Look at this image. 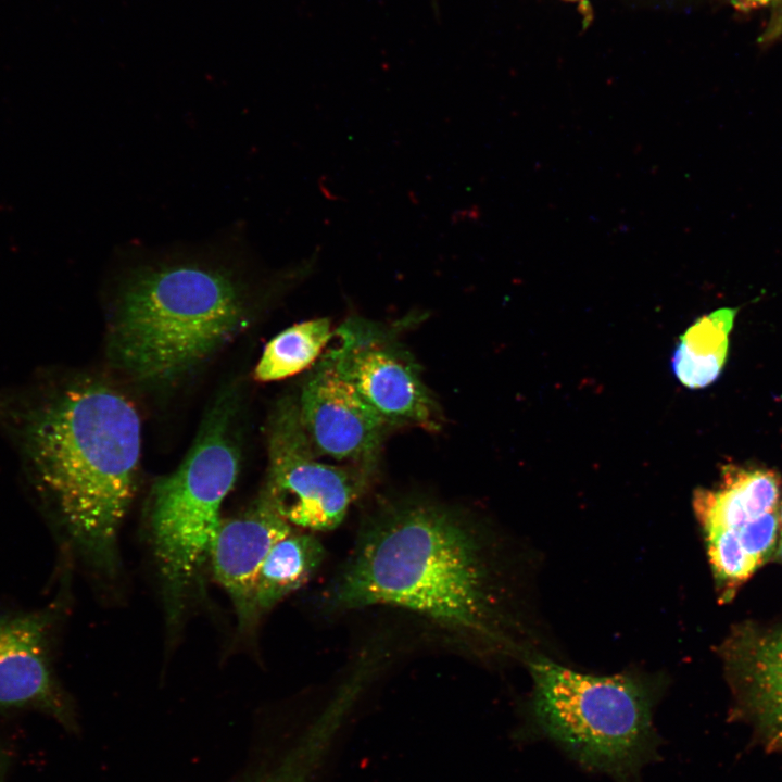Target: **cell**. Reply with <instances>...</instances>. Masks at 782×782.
<instances>
[{"label":"cell","mask_w":782,"mask_h":782,"mask_svg":"<svg viewBox=\"0 0 782 782\" xmlns=\"http://www.w3.org/2000/svg\"><path fill=\"white\" fill-rule=\"evenodd\" d=\"M744 2L748 3L749 5H765L769 3L771 0H743Z\"/></svg>","instance_id":"cell-19"},{"label":"cell","mask_w":782,"mask_h":782,"mask_svg":"<svg viewBox=\"0 0 782 782\" xmlns=\"http://www.w3.org/2000/svg\"><path fill=\"white\" fill-rule=\"evenodd\" d=\"M779 40H782V0H779L759 37V42L764 45Z\"/></svg>","instance_id":"cell-16"},{"label":"cell","mask_w":782,"mask_h":782,"mask_svg":"<svg viewBox=\"0 0 782 782\" xmlns=\"http://www.w3.org/2000/svg\"><path fill=\"white\" fill-rule=\"evenodd\" d=\"M333 337L328 318H315L293 325L265 346L254 377L262 382L281 380L313 364Z\"/></svg>","instance_id":"cell-15"},{"label":"cell","mask_w":782,"mask_h":782,"mask_svg":"<svg viewBox=\"0 0 782 782\" xmlns=\"http://www.w3.org/2000/svg\"><path fill=\"white\" fill-rule=\"evenodd\" d=\"M292 529L261 499L244 514L222 520L210 559L214 576L229 595L241 627H251L257 619L254 588L263 560L273 545Z\"/></svg>","instance_id":"cell-10"},{"label":"cell","mask_w":782,"mask_h":782,"mask_svg":"<svg viewBox=\"0 0 782 782\" xmlns=\"http://www.w3.org/2000/svg\"><path fill=\"white\" fill-rule=\"evenodd\" d=\"M7 765V756L3 749L0 747V782H5Z\"/></svg>","instance_id":"cell-18"},{"label":"cell","mask_w":782,"mask_h":782,"mask_svg":"<svg viewBox=\"0 0 782 782\" xmlns=\"http://www.w3.org/2000/svg\"><path fill=\"white\" fill-rule=\"evenodd\" d=\"M254 782H294L292 772L289 769H283L278 772L270 773L265 777H261Z\"/></svg>","instance_id":"cell-17"},{"label":"cell","mask_w":782,"mask_h":782,"mask_svg":"<svg viewBox=\"0 0 782 782\" xmlns=\"http://www.w3.org/2000/svg\"><path fill=\"white\" fill-rule=\"evenodd\" d=\"M781 519H782V510H781Z\"/></svg>","instance_id":"cell-21"},{"label":"cell","mask_w":782,"mask_h":782,"mask_svg":"<svg viewBox=\"0 0 782 782\" xmlns=\"http://www.w3.org/2000/svg\"><path fill=\"white\" fill-rule=\"evenodd\" d=\"M489 547L478 530L441 505H390L362 530L327 601L339 610L409 609L529 660L527 625Z\"/></svg>","instance_id":"cell-1"},{"label":"cell","mask_w":782,"mask_h":782,"mask_svg":"<svg viewBox=\"0 0 782 782\" xmlns=\"http://www.w3.org/2000/svg\"><path fill=\"white\" fill-rule=\"evenodd\" d=\"M320 363L331 368L388 425L436 429L439 409L408 353L356 320L333 331Z\"/></svg>","instance_id":"cell-7"},{"label":"cell","mask_w":782,"mask_h":782,"mask_svg":"<svg viewBox=\"0 0 782 782\" xmlns=\"http://www.w3.org/2000/svg\"><path fill=\"white\" fill-rule=\"evenodd\" d=\"M49 610L0 615V711L31 709L63 726L73 712L52 668Z\"/></svg>","instance_id":"cell-9"},{"label":"cell","mask_w":782,"mask_h":782,"mask_svg":"<svg viewBox=\"0 0 782 782\" xmlns=\"http://www.w3.org/2000/svg\"><path fill=\"white\" fill-rule=\"evenodd\" d=\"M245 316L244 288L224 269L198 264L140 267L121 291L113 352L139 379H173L223 346Z\"/></svg>","instance_id":"cell-3"},{"label":"cell","mask_w":782,"mask_h":782,"mask_svg":"<svg viewBox=\"0 0 782 782\" xmlns=\"http://www.w3.org/2000/svg\"><path fill=\"white\" fill-rule=\"evenodd\" d=\"M299 416L318 456L369 476L389 427L331 368L319 362L305 381Z\"/></svg>","instance_id":"cell-8"},{"label":"cell","mask_w":782,"mask_h":782,"mask_svg":"<svg viewBox=\"0 0 782 782\" xmlns=\"http://www.w3.org/2000/svg\"><path fill=\"white\" fill-rule=\"evenodd\" d=\"M325 557L321 542L310 531L292 529L277 541L258 570L254 610L258 618L306 583Z\"/></svg>","instance_id":"cell-13"},{"label":"cell","mask_w":782,"mask_h":782,"mask_svg":"<svg viewBox=\"0 0 782 782\" xmlns=\"http://www.w3.org/2000/svg\"><path fill=\"white\" fill-rule=\"evenodd\" d=\"M779 552H780V556H781V558H782V539H781V542H780V548H779Z\"/></svg>","instance_id":"cell-20"},{"label":"cell","mask_w":782,"mask_h":782,"mask_svg":"<svg viewBox=\"0 0 782 782\" xmlns=\"http://www.w3.org/2000/svg\"><path fill=\"white\" fill-rule=\"evenodd\" d=\"M779 497V479L773 471L729 464L722 467L718 487L697 488L692 504L704 534L734 537L745 525L778 510Z\"/></svg>","instance_id":"cell-12"},{"label":"cell","mask_w":782,"mask_h":782,"mask_svg":"<svg viewBox=\"0 0 782 782\" xmlns=\"http://www.w3.org/2000/svg\"><path fill=\"white\" fill-rule=\"evenodd\" d=\"M227 417L213 416L179 467L153 489L151 541L173 619L210 557L223 501L238 476Z\"/></svg>","instance_id":"cell-5"},{"label":"cell","mask_w":782,"mask_h":782,"mask_svg":"<svg viewBox=\"0 0 782 782\" xmlns=\"http://www.w3.org/2000/svg\"><path fill=\"white\" fill-rule=\"evenodd\" d=\"M13 408L11 425L35 487L76 546L96 565L112 568L137 485L136 407L119 392L86 381Z\"/></svg>","instance_id":"cell-2"},{"label":"cell","mask_w":782,"mask_h":782,"mask_svg":"<svg viewBox=\"0 0 782 782\" xmlns=\"http://www.w3.org/2000/svg\"><path fill=\"white\" fill-rule=\"evenodd\" d=\"M319 457L301 422L298 405L281 407L270 432L268 477L261 500L288 524L306 531L337 528L368 477Z\"/></svg>","instance_id":"cell-6"},{"label":"cell","mask_w":782,"mask_h":782,"mask_svg":"<svg viewBox=\"0 0 782 782\" xmlns=\"http://www.w3.org/2000/svg\"><path fill=\"white\" fill-rule=\"evenodd\" d=\"M528 665L530 734L617 782H634L657 757L653 716L664 691L660 678L634 671L584 673L539 655Z\"/></svg>","instance_id":"cell-4"},{"label":"cell","mask_w":782,"mask_h":782,"mask_svg":"<svg viewBox=\"0 0 782 782\" xmlns=\"http://www.w3.org/2000/svg\"><path fill=\"white\" fill-rule=\"evenodd\" d=\"M737 308L721 307L697 318L679 338L670 366L674 377L689 389L715 382L726 364L729 336Z\"/></svg>","instance_id":"cell-14"},{"label":"cell","mask_w":782,"mask_h":782,"mask_svg":"<svg viewBox=\"0 0 782 782\" xmlns=\"http://www.w3.org/2000/svg\"><path fill=\"white\" fill-rule=\"evenodd\" d=\"M722 657L741 703L782 751V625L737 630L723 644Z\"/></svg>","instance_id":"cell-11"}]
</instances>
